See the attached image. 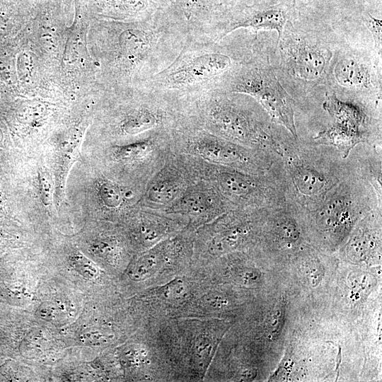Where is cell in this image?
<instances>
[{"label": "cell", "mask_w": 382, "mask_h": 382, "mask_svg": "<svg viewBox=\"0 0 382 382\" xmlns=\"http://www.w3.org/2000/svg\"><path fill=\"white\" fill-rule=\"evenodd\" d=\"M249 232L250 228L245 224L230 226L213 236L208 246L209 251L212 255L230 252L245 241Z\"/></svg>", "instance_id": "cell-13"}, {"label": "cell", "mask_w": 382, "mask_h": 382, "mask_svg": "<svg viewBox=\"0 0 382 382\" xmlns=\"http://www.w3.org/2000/svg\"><path fill=\"white\" fill-rule=\"evenodd\" d=\"M171 247L170 241H162L142 255L133 265L130 273L134 279L151 278L163 266Z\"/></svg>", "instance_id": "cell-11"}, {"label": "cell", "mask_w": 382, "mask_h": 382, "mask_svg": "<svg viewBox=\"0 0 382 382\" xmlns=\"http://www.w3.org/2000/svg\"><path fill=\"white\" fill-rule=\"evenodd\" d=\"M366 214L363 216V226L352 236L346 246L347 255L353 260L367 258L380 243L378 236L366 227Z\"/></svg>", "instance_id": "cell-14"}, {"label": "cell", "mask_w": 382, "mask_h": 382, "mask_svg": "<svg viewBox=\"0 0 382 382\" xmlns=\"http://www.w3.org/2000/svg\"><path fill=\"white\" fill-rule=\"evenodd\" d=\"M212 193L200 188H192L182 194L173 205L177 212L192 216H202L219 209L220 204Z\"/></svg>", "instance_id": "cell-10"}, {"label": "cell", "mask_w": 382, "mask_h": 382, "mask_svg": "<svg viewBox=\"0 0 382 382\" xmlns=\"http://www.w3.org/2000/svg\"><path fill=\"white\" fill-rule=\"evenodd\" d=\"M220 42L209 37L186 39L177 57L143 84L181 96L220 88L238 67H233Z\"/></svg>", "instance_id": "cell-4"}, {"label": "cell", "mask_w": 382, "mask_h": 382, "mask_svg": "<svg viewBox=\"0 0 382 382\" xmlns=\"http://www.w3.org/2000/svg\"><path fill=\"white\" fill-rule=\"evenodd\" d=\"M184 185L183 178L178 170L168 166L152 180L147 189L146 199L153 204H168L182 195Z\"/></svg>", "instance_id": "cell-7"}, {"label": "cell", "mask_w": 382, "mask_h": 382, "mask_svg": "<svg viewBox=\"0 0 382 382\" xmlns=\"http://www.w3.org/2000/svg\"><path fill=\"white\" fill-rule=\"evenodd\" d=\"M99 197L103 205L109 209L119 207L123 202V195L120 188L114 183L108 180L102 181L98 185Z\"/></svg>", "instance_id": "cell-16"}, {"label": "cell", "mask_w": 382, "mask_h": 382, "mask_svg": "<svg viewBox=\"0 0 382 382\" xmlns=\"http://www.w3.org/2000/svg\"><path fill=\"white\" fill-rule=\"evenodd\" d=\"M277 312L273 313L272 315V318H270V327L272 328H270V332L272 333H276L277 331L279 329V324L281 323V317H282V315L280 314V312L279 311H276Z\"/></svg>", "instance_id": "cell-21"}, {"label": "cell", "mask_w": 382, "mask_h": 382, "mask_svg": "<svg viewBox=\"0 0 382 382\" xmlns=\"http://www.w3.org/2000/svg\"><path fill=\"white\" fill-rule=\"evenodd\" d=\"M290 52L294 74L306 80H313L320 76L330 59L328 52L306 44L292 47Z\"/></svg>", "instance_id": "cell-8"}, {"label": "cell", "mask_w": 382, "mask_h": 382, "mask_svg": "<svg viewBox=\"0 0 382 382\" xmlns=\"http://www.w3.org/2000/svg\"><path fill=\"white\" fill-rule=\"evenodd\" d=\"M160 291L164 299L171 301H180L187 296L189 286L183 279H175L163 286Z\"/></svg>", "instance_id": "cell-17"}, {"label": "cell", "mask_w": 382, "mask_h": 382, "mask_svg": "<svg viewBox=\"0 0 382 382\" xmlns=\"http://www.w3.org/2000/svg\"><path fill=\"white\" fill-rule=\"evenodd\" d=\"M184 107L212 134L251 149L280 153L282 139L228 91L212 88L185 95Z\"/></svg>", "instance_id": "cell-2"}, {"label": "cell", "mask_w": 382, "mask_h": 382, "mask_svg": "<svg viewBox=\"0 0 382 382\" xmlns=\"http://www.w3.org/2000/svg\"><path fill=\"white\" fill-rule=\"evenodd\" d=\"M151 139H145L133 142L116 145L112 147V154L117 160L136 161L146 157L153 150Z\"/></svg>", "instance_id": "cell-15"}, {"label": "cell", "mask_w": 382, "mask_h": 382, "mask_svg": "<svg viewBox=\"0 0 382 382\" xmlns=\"http://www.w3.org/2000/svg\"><path fill=\"white\" fill-rule=\"evenodd\" d=\"M38 186L43 204L50 207L52 202L53 182L50 175L45 170L38 173Z\"/></svg>", "instance_id": "cell-18"}, {"label": "cell", "mask_w": 382, "mask_h": 382, "mask_svg": "<svg viewBox=\"0 0 382 382\" xmlns=\"http://www.w3.org/2000/svg\"><path fill=\"white\" fill-rule=\"evenodd\" d=\"M334 74L338 83L347 88H366L370 82L367 69L352 58L340 60Z\"/></svg>", "instance_id": "cell-12"}, {"label": "cell", "mask_w": 382, "mask_h": 382, "mask_svg": "<svg viewBox=\"0 0 382 382\" xmlns=\"http://www.w3.org/2000/svg\"><path fill=\"white\" fill-rule=\"evenodd\" d=\"M220 89L255 98L275 122L298 139L294 101L270 70L253 64H241Z\"/></svg>", "instance_id": "cell-5"}, {"label": "cell", "mask_w": 382, "mask_h": 382, "mask_svg": "<svg viewBox=\"0 0 382 382\" xmlns=\"http://www.w3.org/2000/svg\"><path fill=\"white\" fill-rule=\"evenodd\" d=\"M158 12L185 38L211 37L222 5L219 0H154Z\"/></svg>", "instance_id": "cell-6"}, {"label": "cell", "mask_w": 382, "mask_h": 382, "mask_svg": "<svg viewBox=\"0 0 382 382\" xmlns=\"http://www.w3.org/2000/svg\"><path fill=\"white\" fill-rule=\"evenodd\" d=\"M365 24L373 35L376 48L378 53L381 54L382 38L381 21L369 15V18L365 20Z\"/></svg>", "instance_id": "cell-19"}, {"label": "cell", "mask_w": 382, "mask_h": 382, "mask_svg": "<svg viewBox=\"0 0 382 382\" xmlns=\"http://www.w3.org/2000/svg\"><path fill=\"white\" fill-rule=\"evenodd\" d=\"M90 38L98 84L105 90L147 82L177 57L186 40L158 12L143 20L104 21Z\"/></svg>", "instance_id": "cell-1"}, {"label": "cell", "mask_w": 382, "mask_h": 382, "mask_svg": "<svg viewBox=\"0 0 382 382\" xmlns=\"http://www.w3.org/2000/svg\"><path fill=\"white\" fill-rule=\"evenodd\" d=\"M245 284H251L257 279L254 271L250 269H242L236 275Z\"/></svg>", "instance_id": "cell-20"}, {"label": "cell", "mask_w": 382, "mask_h": 382, "mask_svg": "<svg viewBox=\"0 0 382 382\" xmlns=\"http://www.w3.org/2000/svg\"><path fill=\"white\" fill-rule=\"evenodd\" d=\"M283 140L279 176L287 200L309 213L348 174L347 169L328 150Z\"/></svg>", "instance_id": "cell-3"}, {"label": "cell", "mask_w": 382, "mask_h": 382, "mask_svg": "<svg viewBox=\"0 0 382 382\" xmlns=\"http://www.w3.org/2000/svg\"><path fill=\"white\" fill-rule=\"evenodd\" d=\"M323 108L332 117L334 122L367 133V116L357 105L341 100L334 93L326 96Z\"/></svg>", "instance_id": "cell-9"}]
</instances>
